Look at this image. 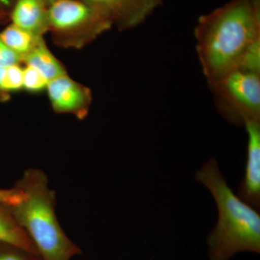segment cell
I'll use <instances>...</instances> for the list:
<instances>
[{
    "mask_svg": "<svg viewBox=\"0 0 260 260\" xmlns=\"http://www.w3.org/2000/svg\"><path fill=\"white\" fill-rule=\"evenodd\" d=\"M194 37L200 64L210 85L238 69L249 47L260 40V0H231L200 16Z\"/></svg>",
    "mask_w": 260,
    "mask_h": 260,
    "instance_id": "cell-1",
    "label": "cell"
},
{
    "mask_svg": "<svg viewBox=\"0 0 260 260\" xmlns=\"http://www.w3.org/2000/svg\"><path fill=\"white\" fill-rule=\"evenodd\" d=\"M195 177L208 188L218 206V223L208 238L212 260H229L240 251L259 253V211L234 194L218 162L210 159Z\"/></svg>",
    "mask_w": 260,
    "mask_h": 260,
    "instance_id": "cell-2",
    "label": "cell"
},
{
    "mask_svg": "<svg viewBox=\"0 0 260 260\" xmlns=\"http://www.w3.org/2000/svg\"><path fill=\"white\" fill-rule=\"evenodd\" d=\"M16 187L23 192L18 204L9 205L15 220L28 234L42 260H70L80 249L67 237L55 213V194L43 171L30 169Z\"/></svg>",
    "mask_w": 260,
    "mask_h": 260,
    "instance_id": "cell-3",
    "label": "cell"
},
{
    "mask_svg": "<svg viewBox=\"0 0 260 260\" xmlns=\"http://www.w3.org/2000/svg\"><path fill=\"white\" fill-rule=\"evenodd\" d=\"M49 32L64 49H80L113 26L102 13L81 0H49Z\"/></svg>",
    "mask_w": 260,
    "mask_h": 260,
    "instance_id": "cell-4",
    "label": "cell"
},
{
    "mask_svg": "<svg viewBox=\"0 0 260 260\" xmlns=\"http://www.w3.org/2000/svg\"><path fill=\"white\" fill-rule=\"evenodd\" d=\"M209 85L228 121L237 125L260 121V73L236 69Z\"/></svg>",
    "mask_w": 260,
    "mask_h": 260,
    "instance_id": "cell-5",
    "label": "cell"
},
{
    "mask_svg": "<svg viewBox=\"0 0 260 260\" xmlns=\"http://www.w3.org/2000/svg\"><path fill=\"white\" fill-rule=\"evenodd\" d=\"M46 90L54 112L71 114L80 120L88 115L93 100L91 90L68 73L50 80Z\"/></svg>",
    "mask_w": 260,
    "mask_h": 260,
    "instance_id": "cell-6",
    "label": "cell"
},
{
    "mask_svg": "<svg viewBox=\"0 0 260 260\" xmlns=\"http://www.w3.org/2000/svg\"><path fill=\"white\" fill-rule=\"evenodd\" d=\"M102 13L119 30L135 28L162 4V0H81Z\"/></svg>",
    "mask_w": 260,
    "mask_h": 260,
    "instance_id": "cell-7",
    "label": "cell"
},
{
    "mask_svg": "<svg viewBox=\"0 0 260 260\" xmlns=\"http://www.w3.org/2000/svg\"><path fill=\"white\" fill-rule=\"evenodd\" d=\"M247 156L244 177L240 182L238 197L244 203L260 209V121H247Z\"/></svg>",
    "mask_w": 260,
    "mask_h": 260,
    "instance_id": "cell-8",
    "label": "cell"
},
{
    "mask_svg": "<svg viewBox=\"0 0 260 260\" xmlns=\"http://www.w3.org/2000/svg\"><path fill=\"white\" fill-rule=\"evenodd\" d=\"M49 0H15L10 13L12 23L44 37L49 32Z\"/></svg>",
    "mask_w": 260,
    "mask_h": 260,
    "instance_id": "cell-9",
    "label": "cell"
},
{
    "mask_svg": "<svg viewBox=\"0 0 260 260\" xmlns=\"http://www.w3.org/2000/svg\"><path fill=\"white\" fill-rule=\"evenodd\" d=\"M0 244L25 251L34 256H39L28 234L15 220L9 205L2 203H0Z\"/></svg>",
    "mask_w": 260,
    "mask_h": 260,
    "instance_id": "cell-10",
    "label": "cell"
},
{
    "mask_svg": "<svg viewBox=\"0 0 260 260\" xmlns=\"http://www.w3.org/2000/svg\"><path fill=\"white\" fill-rule=\"evenodd\" d=\"M23 64L35 68L49 82L50 80L67 74L66 68L47 47L43 39L37 47L23 58Z\"/></svg>",
    "mask_w": 260,
    "mask_h": 260,
    "instance_id": "cell-11",
    "label": "cell"
},
{
    "mask_svg": "<svg viewBox=\"0 0 260 260\" xmlns=\"http://www.w3.org/2000/svg\"><path fill=\"white\" fill-rule=\"evenodd\" d=\"M43 39L44 37L34 35L13 23L0 31V39L7 47L20 56L22 61Z\"/></svg>",
    "mask_w": 260,
    "mask_h": 260,
    "instance_id": "cell-12",
    "label": "cell"
},
{
    "mask_svg": "<svg viewBox=\"0 0 260 260\" xmlns=\"http://www.w3.org/2000/svg\"><path fill=\"white\" fill-rule=\"evenodd\" d=\"M23 90V67L22 64L11 65L5 68L1 90L7 102L11 93Z\"/></svg>",
    "mask_w": 260,
    "mask_h": 260,
    "instance_id": "cell-13",
    "label": "cell"
},
{
    "mask_svg": "<svg viewBox=\"0 0 260 260\" xmlns=\"http://www.w3.org/2000/svg\"><path fill=\"white\" fill-rule=\"evenodd\" d=\"M49 80L35 68L23 67V90L32 93H40L47 89Z\"/></svg>",
    "mask_w": 260,
    "mask_h": 260,
    "instance_id": "cell-14",
    "label": "cell"
},
{
    "mask_svg": "<svg viewBox=\"0 0 260 260\" xmlns=\"http://www.w3.org/2000/svg\"><path fill=\"white\" fill-rule=\"evenodd\" d=\"M17 64H23L21 57L7 47L0 39V67L6 68Z\"/></svg>",
    "mask_w": 260,
    "mask_h": 260,
    "instance_id": "cell-15",
    "label": "cell"
},
{
    "mask_svg": "<svg viewBox=\"0 0 260 260\" xmlns=\"http://www.w3.org/2000/svg\"><path fill=\"white\" fill-rule=\"evenodd\" d=\"M23 198V192L15 186L12 189H0V203L8 205L18 204Z\"/></svg>",
    "mask_w": 260,
    "mask_h": 260,
    "instance_id": "cell-16",
    "label": "cell"
},
{
    "mask_svg": "<svg viewBox=\"0 0 260 260\" xmlns=\"http://www.w3.org/2000/svg\"><path fill=\"white\" fill-rule=\"evenodd\" d=\"M28 253L23 251H5L0 253V260H28L25 256Z\"/></svg>",
    "mask_w": 260,
    "mask_h": 260,
    "instance_id": "cell-17",
    "label": "cell"
},
{
    "mask_svg": "<svg viewBox=\"0 0 260 260\" xmlns=\"http://www.w3.org/2000/svg\"><path fill=\"white\" fill-rule=\"evenodd\" d=\"M5 68H2V67H0V102H7L6 99H5V98L4 95H3V93H2L1 90V83L2 80H3V75H4Z\"/></svg>",
    "mask_w": 260,
    "mask_h": 260,
    "instance_id": "cell-18",
    "label": "cell"
}]
</instances>
